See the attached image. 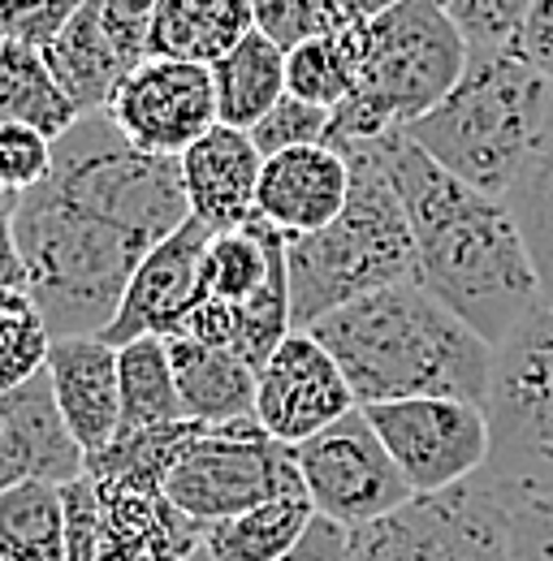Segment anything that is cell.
Wrapping results in <instances>:
<instances>
[{"instance_id":"cell-1","label":"cell","mask_w":553,"mask_h":561,"mask_svg":"<svg viewBox=\"0 0 553 561\" xmlns=\"http://www.w3.org/2000/svg\"><path fill=\"white\" fill-rule=\"evenodd\" d=\"M415 238V280L493 346L545 302L510 208L441 169L407 130L381 135Z\"/></svg>"},{"instance_id":"cell-2","label":"cell","mask_w":553,"mask_h":561,"mask_svg":"<svg viewBox=\"0 0 553 561\" xmlns=\"http://www.w3.org/2000/svg\"><path fill=\"white\" fill-rule=\"evenodd\" d=\"M307 333L338 358L359 407L398 398H467L484 407L493 342L415 277L346 302Z\"/></svg>"},{"instance_id":"cell-3","label":"cell","mask_w":553,"mask_h":561,"mask_svg":"<svg viewBox=\"0 0 553 561\" xmlns=\"http://www.w3.org/2000/svg\"><path fill=\"white\" fill-rule=\"evenodd\" d=\"M350 160V199L316 233L285 238L294 329H312L346 302L415 277V238L381 139L338 142Z\"/></svg>"},{"instance_id":"cell-4","label":"cell","mask_w":553,"mask_h":561,"mask_svg":"<svg viewBox=\"0 0 553 561\" xmlns=\"http://www.w3.org/2000/svg\"><path fill=\"white\" fill-rule=\"evenodd\" d=\"M9 225L26 264V289L40 302L53 337L104 333L138 260L151 251L117 220L78 204L48 178L18 199Z\"/></svg>"},{"instance_id":"cell-5","label":"cell","mask_w":553,"mask_h":561,"mask_svg":"<svg viewBox=\"0 0 553 561\" xmlns=\"http://www.w3.org/2000/svg\"><path fill=\"white\" fill-rule=\"evenodd\" d=\"M553 82L519 48H472L454 91L403 126L441 169L501 199L550 113Z\"/></svg>"},{"instance_id":"cell-6","label":"cell","mask_w":553,"mask_h":561,"mask_svg":"<svg viewBox=\"0 0 553 561\" xmlns=\"http://www.w3.org/2000/svg\"><path fill=\"white\" fill-rule=\"evenodd\" d=\"M359 91L334 108L329 147L346 139H381L432 113L472 61V44L437 0H398L363 22Z\"/></svg>"},{"instance_id":"cell-7","label":"cell","mask_w":553,"mask_h":561,"mask_svg":"<svg viewBox=\"0 0 553 561\" xmlns=\"http://www.w3.org/2000/svg\"><path fill=\"white\" fill-rule=\"evenodd\" d=\"M488 476L550 489L553 484V307L528 311L497 346L484 393Z\"/></svg>"},{"instance_id":"cell-8","label":"cell","mask_w":553,"mask_h":561,"mask_svg":"<svg viewBox=\"0 0 553 561\" xmlns=\"http://www.w3.org/2000/svg\"><path fill=\"white\" fill-rule=\"evenodd\" d=\"M285 492H303L294 445L273 440L256 415L216 427L195 423L165 476V496L204 527L238 518Z\"/></svg>"},{"instance_id":"cell-9","label":"cell","mask_w":553,"mask_h":561,"mask_svg":"<svg viewBox=\"0 0 553 561\" xmlns=\"http://www.w3.org/2000/svg\"><path fill=\"white\" fill-rule=\"evenodd\" d=\"M506 514L510 484L481 471L350 531V561H510Z\"/></svg>"},{"instance_id":"cell-10","label":"cell","mask_w":553,"mask_h":561,"mask_svg":"<svg viewBox=\"0 0 553 561\" xmlns=\"http://www.w3.org/2000/svg\"><path fill=\"white\" fill-rule=\"evenodd\" d=\"M294 467H298L303 492L312 496L316 514L334 518L346 531H359L403 510L415 496L407 476L390 458L385 440L368 423L363 407H354L325 432L294 445Z\"/></svg>"},{"instance_id":"cell-11","label":"cell","mask_w":553,"mask_h":561,"mask_svg":"<svg viewBox=\"0 0 553 561\" xmlns=\"http://www.w3.org/2000/svg\"><path fill=\"white\" fill-rule=\"evenodd\" d=\"M390 458L419 496L467 484L488 467V415L467 398H398L363 407Z\"/></svg>"},{"instance_id":"cell-12","label":"cell","mask_w":553,"mask_h":561,"mask_svg":"<svg viewBox=\"0 0 553 561\" xmlns=\"http://www.w3.org/2000/svg\"><path fill=\"white\" fill-rule=\"evenodd\" d=\"M104 117L122 130V139L147 156H182L221 122L216 117V82L212 66L147 57L122 78Z\"/></svg>"},{"instance_id":"cell-13","label":"cell","mask_w":553,"mask_h":561,"mask_svg":"<svg viewBox=\"0 0 553 561\" xmlns=\"http://www.w3.org/2000/svg\"><path fill=\"white\" fill-rule=\"evenodd\" d=\"M354 407H359L354 389L342 376L338 358L307 329H294L273 351V358L260 367L256 420L281 445H303L307 436L325 432Z\"/></svg>"},{"instance_id":"cell-14","label":"cell","mask_w":553,"mask_h":561,"mask_svg":"<svg viewBox=\"0 0 553 561\" xmlns=\"http://www.w3.org/2000/svg\"><path fill=\"white\" fill-rule=\"evenodd\" d=\"M207 238H212V229L200 216H191L138 260L113 324L100 333L109 346H126L135 337L182 333V324L200 298V264H204Z\"/></svg>"},{"instance_id":"cell-15","label":"cell","mask_w":553,"mask_h":561,"mask_svg":"<svg viewBox=\"0 0 553 561\" xmlns=\"http://www.w3.org/2000/svg\"><path fill=\"white\" fill-rule=\"evenodd\" d=\"M82 471L87 454L57 411L48 367L18 389H0V492L26 480L69 484Z\"/></svg>"},{"instance_id":"cell-16","label":"cell","mask_w":553,"mask_h":561,"mask_svg":"<svg viewBox=\"0 0 553 561\" xmlns=\"http://www.w3.org/2000/svg\"><path fill=\"white\" fill-rule=\"evenodd\" d=\"M350 199V160L338 147H290L264 156L260 191H256V216L269 220L276 233L303 238L325 229Z\"/></svg>"},{"instance_id":"cell-17","label":"cell","mask_w":553,"mask_h":561,"mask_svg":"<svg viewBox=\"0 0 553 561\" xmlns=\"http://www.w3.org/2000/svg\"><path fill=\"white\" fill-rule=\"evenodd\" d=\"M178 169H182V191H187L191 216H200L212 233L242 229L256 216L264 151L256 147L251 130L216 122L204 139L191 142L178 156Z\"/></svg>"},{"instance_id":"cell-18","label":"cell","mask_w":553,"mask_h":561,"mask_svg":"<svg viewBox=\"0 0 553 561\" xmlns=\"http://www.w3.org/2000/svg\"><path fill=\"white\" fill-rule=\"evenodd\" d=\"M48 380L57 411L66 420L69 436L91 458L100 454L117 427H122V380H117V346H109L100 333L53 337L48 351Z\"/></svg>"},{"instance_id":"cell-19","label":"cell","mask_w":553,"mask_h":561,"mask_svg":"<svg viewBox=\"0 0 553 561\" xmlns=\"http://www.w3.org/2000/svg\"><path fill=\"white\" fill-rule=\"evenodd\" d=\"M100 489V549L95 561H187L204 549V523L182 514L165 492L95 484Z\"/></svg>"},{"instance_id":"cell-20","label":"cell","mask_w":553,"mask_h":561,"mask_svg":"<svg viewBox=\"0 0 553 561\" xmlns=\"http://www.w3.org/2000/svg\"><path fill=\"white\" fill-rule=\"evenodd\" d=\"M169 358H173V380H178V398L191 423H234L256 415V393H260V371L238 358L225 346H207L187 333L165 337Z\"/></svg>"},{"instance_id":"cell-21","label":"cell","mask_w":553,"mask_h":561,"mask_svg":"<svg viewBox=\"0 0 553 561\" xmlns=\"http://www.w3.org/2000/svg\"><path fill=\"white\" fill-rule=\"evenodd\" d=\"M44 61L61 82V91L78 104V113H104L122 78L135 70L113 44L100 0H82V9L66 22V31L44 48Z\"/></svg>"},{"instance_id":"cell-22","label":"cell","mask_w":553,"mask_h":561,"mask_svg":"<svg viewBox=\"0 0 553 561\" xmlns=\"http://www.w3.org/2000/svg\"><path fill=\"white\" fill-rule=\"evenodd\" d=\"M251 31H256L251 0H156L147 57L212 66Z\"/></svg>"},{"instance_id":"cell-23","label":"cell","mask_w":553,"mask_h":561,"mask_svg":"<svg viewBox=\"0 0 553 561\" xmlns=\"http://www.w3.org/2000/svg\"><path fill=\"white\" fill-rule=\"evenodd\" d=\"M212 82H216L221 126L251 130L285 95V48H276L269 35L251 31L221 61H212Z\"/></svg>"},{"instance_id":"cell-24","label":"cell","mask_w":553,"mask_h":561,"mask_svg":"<svg viewBox=\"0 0 553 561\" xmlns=\"http://www.w3.org/2000/svg\"><path fill=\"white\" fill-rule=\"evenodd\" d=\"M316 505L307 492L273 496L238 518H221L204 531V549L212 561H281L312 527Z\"/></svg>"},{"instance_id":"cell-25","label":"cell","mask_w":553,"mask_h":561,"mask_svg":"<svg viewBox=\"0 0 553 561\" xmlns=\"http://www.w3.org/2000/svg\"><path fill=\"white\" fill-rule=\"evenodd\" d=\"M363 48H368L363 22H342L325 35H312V39L294 44L285 53V91L307 100V104L338 108L359 91Z\"/></svg>"},{"instance_id":"cell-26","label":"cell","mask_w":553,"mask_h":561,"mask_svg":"<svg viewBox=\"0 0 553 561\" xmlns=\"http://www.w3.org/2000/svg\"><path fill=\"white\" fill-rule=\"evenodd\" d=\"M78 104L61 91L40 48L0 39V126L22 122L44 130L48 139H61L78 122Z\"/></svg>"},{"instance_id":"cell-27","label":"cell","mask_w":553,"mask_h":561,"mask_svg":"<svg viewBox=\"0 0 553 561\" xmlns=\"http://www.w3.org/2000/svg\"><path fill=\"white\" fill-rule=\"evenodd\" d=\"M501 204L515 216L523 247L532 255V268L541 277V294L553 307V100Z\"/></svg>"},{"instance_id":"cell-28","label":"cell","mask_w":553,"mask_h":561,"mask_svg":"<svg viewBox=\"0 0 553 561\" xmlns=\"http://www.w3.org/2000/svg\"><path fill=\"white\" fill-rule=\"evenodd\" d=\"M66 484L26 480L0 492V558L66 561Z\"/></svg>"},{"instance_id":"cell-29","label":"cell","mask_w":553,"mask_h":561,"mask_svg":"<svg viewBox=\"0 0 553 561\" xmlns=\"http://www.w3.org/2000/svg\"><path fill=\"white\" fill-rule=\"evenodd\" d=\"M117 380H122V427L117 432L187 423L165 337H135L117 346Z\"/></svg>"},{"instance_id":"cell-30","label":"cell","mask_w":553,"mask_h":561,"mask_svg":"<svg viewBox=\"0 0 553 561\" xmlns=\"http://www.w3.org/2000/svg\"><path fill=\"white\" fill-rule=\"evenodd\" d=\"M195 423H165V427H135L117 432L100 454L87 458V476L95 484H126L143 492H165V476L182 445L191 440Z\"/></svg>"},{"instance_id":"cell-31","label":"cell","mask_w":553,"mask_h":561,"mask_svg":"<svg viewBox=\"0 0 553 561\" xmlns=\"http://www.w3.org/2000/svg\"><path fill=\"white\" fill-rule=\"evenodd\" d=\"M53 333L26 285H0V389H18L48 367Z\"/></svg>"},{"instance_id":"cell-32","label":"cell","mask_w":553,"mask_h":561,"mask_svg":"<svg viewBox=\"0 0 553 561\" xmlns=\"http://www.w3.org/2000/svg\"><path fill=\"white\" fill-rule=\"evenodd\" d=\"M329 130H334V108L307 104V100L285 91L273 108L251 126V139L264 156H276V151H290V147L329 142Z\"/></svg>"},{"instance_id":"cell-33","label":"cell","mask_w":553,"mask_h":561,"mask_svg":"<svg viewBox=\"0 0 553 561\" xmlns=\"http://www.w3.org/2000/svg\"><path fill=\"white\" fill-rule=\"evenodd\" d=\"M251 13H256V31L269 35L285 53L312 35H325L350 22L334 0H251Z\"/></svg>"},{"instance_id":"cell-34","label":"cell","mask_w":553,"mask_h":561,"mask_svg":"<svg viewBox=\"0 0 553 561\" xmlns=\"http://www.w3.org/2000/svg\"><path fill=\"white\" fill-rule=\"evenodd\" d=\"M506 540H510V561H553V484L550 489L510 484Z\"/></svg>"},{"instance_id":"cell-35","label":"cell","mask_w":553,"mask_h":561,"mask_svg":"<svg viewBox=\"0 0 553 561\" xmlns=\"http://www.w3.org/2000/svg\"><path fill=\"white\" fill-rule=\"evenodd\" d=\"M472 48H515L532 0H437Z\"/></svg>"},{"instance_id":"cell-36","label":"cell","mask_w":553,"mask_h":561,"mask_svg":"<svg viewBox=\"0 0 553 561\" xmlns=\"http://www.w3.org/2000/svg\"><path fill=\"white\" fill-rule=\"evenodd\" d=\"M48 173H53V139L44 130L22 122L0 126V186H9L13 195H26Z\"/></svg>"},{"instance_id":"cell-37","label":"cell","mask_w":553,"mask_h":561,"mask_svg":"<svg viewBox=\"0 0 553 561\" xmlns=\"http://www.w3.org/2000/svg\"><path fill=\"white\" fill-rule=\"evenodd\" d=\"M78 9L82 0H0V39L44 53Z\"/></svg>"},{"instance_id":"cell-38","label":"cell","mask_w":553,"mask_h":561,"mask_svg":"<svg viewBox=\"0 0 553 561\" xmlns=\"http://www.w3.org/2000/svg\"><path fill=\"white\" fill-rule=\"evenodd\" d=\"M61 492H66V561H95V549H100V514H104L100 489L82 471Z\"/></svg>"},{"instance_id":"cell-39","label":"cell","mask_w":553,"mask_h":561,"mask_svg":"<svg viewBox=\"0 0 553 561\" xmlns=\"http://www.w3.org/2000/svg\"><path fill=\"white\" fill-rule=\"evenodd\" d=\"M104 26L113 35V44L122 48V57L138 66L147 61V35H151V18H156V0H100Z\"/></svg>"},{"instance_id":"cell-40","label":"cell","mask_w":553,"mask_h":561,"mask_svg":"<svg viewBox=\"0 0 553 561\" xmlns=\"http://www.w3.org/2000/svg\"><path fill=\"white\" fill-rule=\"evenodd\" d=\"M532 70H541L553 82V0H532L528 4V18H523V31H519V44H515Z\"/></svg>"},{"instance_id":"cell-41","label":"cell","mask_w":553,"mask_h":561,"mask_svg":"<svg viewBox=\"0 0 553 561\" xmlns=\"http://www.w3.org/2000/svg\"><path fill=\"white\" fill-rule=\"evenodd\" d=\"M281 561H350V531L338 527L334 518H312V527L303 531V540L285 553Z\"/></svg>"},{"instance_id":"cell-42","label":"cell","mask_w":553,"mask_h":561,"mask_svg":"<svg viewBox=\"0 0 553 561\" xmlns=\"http://www.w3.org/2000/svg\"><path fill=\"white\" fill-rule=\"evenodd\" d=\"M0 285H26V264L18 255V242H13V225L9 220L0 225Z\"/></svg>"},{"instance_id":"cell-43","label":"cell","mask_w":553,"mask_h":561,"mask_svg":"<svg viewBox=\"0 0 553 561\" xmlns=\"http://www.w3.org/2000/svg\"><path fill=\"white\" fill-rule=\"evenodd\" d=\"M338 9H342L350 22H372V18H381L385 9H394L398 0H334Z\"/></svg>"},{"instance_id":"cell-44","label":"cell","mask_w":553,"mask_h":561,"mask_svg":"<svg viewBox=\"0 0 553 561\" xmlns=\"http://www.w3.org/2000/svg\"><path fill=\"white\" fill-rule=\"evenodd\" d=\"M18 199H22V195H13L9 186H0V225H4V220H13V208H18Z\"/></svg>"},{"instance_id":"cell-45","label":"cell","mask_w":553,"mask_h":561,"mask_svg":"<svg viewBox=\"0 0 553 561\" xmlns=\"http://www.w3.org/2000/svg\"><path fill=\"white\" fill-rule=\"evenodd\" d=\"M187 561H212V558H207V549H200V553H195V558H187Z\"/></svg>"},{"instance_id":"cell-46","label":"cell","mask_w":553,"mask_h":561,"mask_svg":"<svg viewBox=\"0 0 553 561\" xmlns=\"http://www.w3.org/2000/svg\"><path fill=\"white\" fill-rule=\"evenodd\" d=\"M0 561H9V558H0Z\"/></svg>"}]
</instances>
